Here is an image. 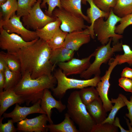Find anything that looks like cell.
I'll return each instance as SVG.
<instances>
[{
  "mask_svg": "<svg viewBox=\"0 0 132 132\" xmlns=\"http://www.w3.org/2000/svg\"><path fill=\"white\" fill-rule=\"evenodd\" d=\"M51 51L47 42L39 38L12 54L20 61L22 75L29 72L31 77L35 79L44 75H52L54 69L50 60Z\"/></svg>",
  "mask_w": 132,
  "mask_h": 132,
  "instance_id": "cell-1",
  "label": "cell"
},
{
  "mask_svg": "<svg viewBox=\"0 0 132 132\" xmlns=\"http://www.w3.org/2000/svg\"><path fill=\"white\" fill-rule=\"evenodd\" d=\"M21 78L14 89L16 93L20 95L27 105L33 104L41 100L46 89H52L57 81L52 75H45L34 79L29 73L22 75Z\"/></svg>",
  "mask_w": 132,
  "mask_h": 132,
  "instance_id": "cell-2",
  "label": "cell"
},
{
  "mask_svg": "<svg viewBox=\"0 0 132 132\" xmlns=\"http://www.w3.org/2000/svg\"><path fill=\"white\" fill-rule=\"evenodd\" d=\"M67 113L78 126L81 132H91L96 124L88 111L86 105L81 100L79 91L72 92L69 96L66 106Z\"/></svg>",
  "mask_w": 132,
  "mask_h": 132,
  "instance_id": "cell-3",
  "label": "cell"
},
{
  "mask_svg": "<svg viewBox=\"0 0 132 132\" xmlns=\"http://www.w3.org/2000/svg\"><path fill=\"white\" fill-rule=\"evenodd\" d=\"M57 82V85L52 90L53 95L61 99L67 91L71 89H81L88 87H96L100 80V76H95L91 78L85 80L78 79L68 78L59 68L56 69L54 74Z\"/></svg>",
  "mask_w": 132,
  "mask_h": 132,
  "instance_id": "cell-4",
  "label": "cell"
},
{
  "mask_svg": "<svg viewBox=\"0 0 132 132\" xmlns=\"http://www.w3.org/2000/svg\"><path fill=\"white\" fill-rule=\"evenodd\" d=\"M112 38H110L106 44L99 46L93 52L95 59L89 67L80 75V77L87 79H90L94 75L100 76V67L103 63H106L111 58L114 53L123 50L122 43L118 42L111 47Z\"/></svg>",
  "mask_w": 132,
  "mask_h": 132,
  "instance_id": "cell-5",
  "label": "cell"
},
{
  "mask_svg": "<svg viewBox=\"0 0 132 132\" xmlns=\"http://www.w3.org/2000/svg\"><path fill=\"white\" fill-rule=\"evenodd\" d=\"M112 9L106 20H104V18H100L95 21L93 25V30L95 36L102 45L107 44L111 38L113 45L123 38L122 35L115 32L116 25L120 21L121 18L115 15Z\"/></svg>",
  "mask_w": 132,
  "mask_h": 132,
  "instance_id": "cell-6",
  "label": "cell"
},
{
  "mask_svg": "<svg viewBox=\"0 0 132 132\" xmlns=\"http://www.w3.org/2000/svg\"><path fill=\"white\" fill-rule=\"evenodd\" d=\"M42 0H37L32 7L28 14L22 17L23 24L27 29L36 31L56 20V17L45 14L42 10L40 5Z\"/></svg>",
  "mask_w": 132,
  "mask_h": 132,
  "instance_id": "cell-7",
  "label": "cell"
},
{
  "mask_svg": "<svg viewBox=\"0 0 132 132\" xmlns=\"http://www.w3.org/2000/svg\"><path fill=\"white\" fill-rule=\"evenodd\" d=\"M53 15L61 21L60 29L63 31L69 33L82 30L87 28L84 19L65 10L62 8L55 9Z\"/></svg>",
  "mask_w": 132,
  "mask_h": 132,
  "instance_id": "cell-8",
  "label": "cell"
},
{
  "mask_svg": "<svg viewBox=\"0 0 132 132\" xmlns=\"http://www.w3.org/2000/svg\"><path fill=\"white\" fill-rule=\"evenodd\" d=\"M0 48L12 54L17 52L23 47L33 44L39 39L31 41H26L18 34L9 33L1 27H0Z\"/></svg>",
  "mask_w": 132,
  "mask_h": 132,
  "instance_id": "cell-9",
  "label": "cell"
},
{
  "mask_svg": "<svg viewBox=\"0 0 132 132\" xmlns=\"http://www.w3.org/2000/svg\"><path fill=\"white\" fill-rule=\"evenodd\" d=\"M109 67L105 75L101 77L96 87L102 102L103 106L107 112L110 111L113 106L112 103L108 97V91L110 84L109 80L111 73L114 68L118 65V57L116 55L115 58H111L109 61Z\"/></svg>",
  "mask_w": 132,
  "mask_h": 132,
  "instance_id": "cell-10",
  "label": "cell"
},
{
  "mask_svg": "<svg viewBox=\"0 0 132 132\" xmlns=\"http://www.w3.org/2000/svg\"><path fill=\"white\" fill-rule=\"evenodd\" d=\"M15 13L7 21L0 22V27L9 33H16L26 41L30 42L39 38L35 31L30 30L25 27L20 19Z\"/></svg>",
  "mask_w": 132,
  "mask_h": 132,
  "instance_id": "cell-11",
  "label": "cell"
},
{
  "mask_svg": "<svg viewBox=\"0 0 132 132\" xmlns=\"http://www.w3.org/2000/svg\"><path fill=\"white\" fill-rule=\"evenodd\" d=\"M94 56L93 53L88 57L81 59L73 58L70 60L59 63L57 65L67 76L72 75L81 74L89 67L90 60Z\"/></svg>",
  "mask_w": 132,
  "mask_h": 132,
  "instance_id": "cell-12",
  "label": "cell"
},
{
  "mask_svg": "<svg viewBox=\"0 0 132 132\" xmlns=\"http://www.w3.org/2000/svg\"><path fill=\"white\" fill-rule=\"evenodd\" d=\"M47 115L42 114L35 117L25 119L17 123L18 131L25 132H46L48 131Z\"/></svg>",
  "mask_w": 132,
  "mask_h": 132,
  "instance_id": "cell-13",
  "label": "cell"
},
{
  "mask_svg": "<svg viewBox=\"0 0 132 132\" xmlns=\"http://www.w3.org/2000/svg\"><path fill=\"white\" fill-rule=\"evenodd\" d=\"M41 100H38L30 107H22L19 106L18 104H16L13 110L9 113L4 112L3 115V117L5 118H11L14 123L24 120L30 114L35 113L46 114L41 107Z\"/></svg>",
  "mask_w": 132,
  "mask_h": 132,
  "instance_id": "cell-14",
  "label": "cell"
},
{
  "mask_svg": "<svg viewBox=\"0 0 132 132\" xmlns=\"http://www.w3.org/2000/svg\"><path fill=\"white\" fill-rule=\"evenodd\" d=\"M91 38L88 29L73 32L67 34L63 47L74 51L78 50L83 45L88 43Z\"/></svg>",
  "mask_w": 132,
  "mask_h": 132,
  "instance_id": "cell-15",
  "label": "cell"
},
{
  "mask_svg": "<svg viewBox=\"0 0 132 132\" xmlns=\"http://www.w3.org/2000/svg\"><path fill=\"white\" fill-rule=\"evenodd\" d=\"M40 105L41 108L46 113L48 121L50 124L53 123L51 118L52 109L55 108L59 112H62L66 107L60 99L57 100L54 98L48 89H46L44 90Z\"/></svg>",
  "mask_w": 132,
  "mask_h": 132,
  "instance_id": "cell-16",
  "label": "cell"
},
{
  "mask_svg": "<svg viewBox=\"0 0 132 132\" xmlns=\"http://www.w3.org/2000/svg\"><path fill=\"white\" fill-rule=\"evenodd\" d=\"M25 102L22 97L17 94L14 90L8 89L0 92V117L10 106Z\"/></svg>",
  "mask_w": 132,
  "mask_h": 132,
  "instance_id": "cell-17",
  "label": "cell"
},
{
  "mask_svg": "<svg viewBox=\"0 0 132 132\" xmlns=\"http://www.w3.org/2000/svg\"><path fill=\"white\" fill-rule=\"evenodd\" d=\"M84 3L87 2L90 5L87 11V16L89 18L90 25L88 26L91 38L94 39L95 36L93 30V26L95 21L101 18H104L106 20L108 17L110 13L105 12L99 8L95 4L93 0H83Z\"/></svg>",
  "mask_w": 132,
  "mask_h": 132,
  "instance_id": "cell-18",
  "label": "cell"
},
{
  "mask_svg": "<svg viewBox=\"0 0 132 132\" xmlns=\"http://www.w3.org/2000/svg\"><path fill=\"white\" fill-rule=\"evenodd\" d=\"M86 106L88 111L96 124L101 123L107 118V112L99 97Z\"/></svg>",
  "mask_w": 132,
  "mask_h": 132,
  "instance_id": "cell-19",
  "label": "cell"
},
{
  "mask_svg": "<svg viewBox=\"0 0 132 132\" xmlns=\"http://www.w3.org/2000/svg\"><path fill=\"white\" fill-rule=\"evenodd\" d=\"M75 51L63 47L52 50L50 62L54 69L56 65L68 61L73 58Z\"/></svg>",
  "mask_w": 132,
  "mask_h": 132,
  "instance_id": "cell-20",
  "label": "cell"
},
{
  "mask_svg": "<svg viewBox=\"0 0 132 132\" xmlns=\"http://www.w3.org/2000/svg\"><path fill=\"white\" fill-rule=\"evenodd\" d=\"M64 120L57 124L53 123L47 125L48 131L51 132H79L74 122L66 113L65 114Z\"/></svg>",
  "mask_w": 132,
  "mask_h": 132,
  "instance_id": "cell-21",
  "label": "cell"
},
{
  "mask_svg": "<svg viewBox=\"0 0 132 132\" xmlns=\"http://www.w3.org/2000/svg\"><path fill=\"white\" fill-rule=\"evenodd\" d=\"M56 18V20L49 22L44 27L35 31L39 38L47 42L52 38L61 23L60 20Z\"/></svg>",
  "mask_w": 132,
  "mask_h": 132,
  "instance_id": "cell-22",
  "label": "cell"
},
{
  "mask_svg": "<svg viewBox=\"0 0 132 132\" xmlns=\"http://www.w3.org/2000/svg\"><path fill=\"white\" fill-rule=\"evenodd\" d=\"M62 8L64 9L77 16L82 18L90 23L87 16L82 12L81 3L82 0H60Z\"/></svg>",
  "mask_w": 132,
  "mask_h": 132,
  "instance_id": "cell-23",
  "label": "cell"
},
{
  "mask_svg": "<svg viewBox=\"0 0 132 132\" xmlns=\"http://www.w3.org/2000/svg\"><path fill=\"white\" fill-rule=\"evenodd\" d=\"M0 6V22H6L17 11V0H7Z\"/></svg>",
  "mask_w": 132,
  "mask_h": 132,
  "instance_id": "cell-24",
  "label": "cell"
},
{
  "mask_svg": "<svg viewBox=\"0 0 132 132\" xmlns=\"http://www.w3.org/2000/svg\"><path fill=\"white\" fill-rule=\"evenodd\" d=\"M114 13L122 18L132 13V0H116L112 9Z\"/></svg>",
  "mask_w": 132,
  "mask_h": 132,
  "instance_id": "cell-25",
  "label": "cell"
},
{
  "mask_svg": "<svg viewBox=\"0 0 132 132\" xmlns=\"http://www.w3.org/2000/svg\"><path fill=\"white\" fill-rule=\"evenodd\" d=\"M0 56L6 62L7 66L11 71L21 73V64L19 59L14 55L8 52L1 51Z\"/></svg>",
  "mask_w": 132,
  "mask_h": 132,
  "instance_id": "cell-26",
  "label": "cell"
},
{
  "mask_svg": "<svg viewBox=\"0 0 132 132\" xmlns=\"http://www.w3.org/2000/svg\"><path fill=\"white\" fill-rule=\"evenodd\" d=\"M4 72L5 82L4 90L8 89L14 90L21 78V73L11 71L7 66Z\"/></svg>",
  "mask_w": 132,
  "mask_h": 132,
  "instance_id": "cell-27",
  "label": "cell"
},
{
  "mask_svg": "<svg viewBox=\"0 0 132 132\" xmlns=\"http://www.w3.org/2000/svg\"><path fill=\"white\" fill-rule=\"evenodd\" d=\"M95 87L91 86L84 88L79 91L80 98L86 106L99 97L98 92Z\"/></svg>",
  "mask_w": 132,
  "mask_h": 132,
  "instance_id": "cell-28",
  "label": "cell"
},
{
  "mask_svg": "<svg viewBox=\"0 0 132 132\" xmlns=\"http://www.w3.org/2000/svg\"><path fill=\"white\" fill-rule=\"evenodd\" d=\"M68 33L63 31L59 27L52 38L47 42L52 50L63 47L66 36Z\"/></svg>",
  "mask_w": 132,
  "mask_h": 132,
  "instance_id": "cell-29",
  "label": "cell"
},
{
  "mask_svg": "<svg viewBox=\"0 0 132 132\" xmlns=\"http://www.w3.org/2000/svg\"><path fill=\"white\" fill-rule=\"evenodd\" d=\"M112 103H114L110 110V112L106 118L101 123H109L112 124L114 121L115 115L118 110L126 104L122 97L119 95L116 99L112 98L111 100Z\"/></svg>",
  "mask_w": 132,
  "mask_h": 132,
  "instance_id": "cell-30",
  "label": "cell"
},
{
  "mask_svg": "<svg viewBox=\"0 0 132 132\" xmlns=\"http://www.w3.org/2000/svg\"><path fill=\"white\" fill-rule=\"evenodd\" d=\"M124 53L123 55H117L118 57V65L127 63L130 66L132 65V50L130 46L127 44L122 45Z\"/></svg>",
  "mask_w": 132,
  "mask_h": 132,
  "instance_id": "cell-31",
  "label": "cell"
},
{
  "mask_svg": "<svg viewBox=\"0 0 132 132\" xmlns=\"http://www.w3.org/2000/svg\"><path fill=\"white\" fill-rule=\"evenodd\" d=\"M17 9L16 15L20 17L27 15L31 9V0H17Z\"/></svg>",
  "mask_w": 132,
  "mask_h": 132,
  "instance_id": "cell-32",
  "label": "cell"
},
{
  "mask_svg": "<svg viewBox=\"0 0 132 132\" xmlns=\"http://www.w3.org/2000/svg\"><path fill=\"white\" fill-rule=\"evenodd\" d=\"M118 128L113 124L109 123L96 124L93 127L91 132H117Z\"/></svg>",
  "mask_w": 132,
  "mask_h": 132,
  "instance_id": "cell-33",
  "label": "cell"
},
{
  "mask_svg": "<svg viewBox=\"0 0 132 132\" xmlns=\"http://www.w3.org/2000/svg\"><path fill=\"white\" fill-rule=\"evenodd\" d=\"M96 5L102 11L110 13L115 6L116 0H93Z\"/></svg>",
  "mask_w": 132,
  "mask_h": 132,
  "instance_id": "cell-34",
  "label": "cell"
},
{
  "mask_svg": "<svg viewBox=\"0 0 132 132\" xmlns=\"http://www.w3.org/2000/svg\"><path fill=\"white\" fill-rule=\"evenodd\" d=\"M40 6L41 8H45L46 4L48 5V9L46 11V14L50 16H53V12L56 7L61 9V6L60 0H42Z\"/></svg>",
  "mask_w": 132,
  "mask_h": 132,
  "instance_id": "cell-35",
  "label": "cell"
},
{
  "mask_svg": "<svg viewBox=\"0 0 132 132\" xmlns=\"http://www.w3.org/2000/svg\"><path fill=\"white\" fill-rule=\"evenodd\" d=\"M120 22L119 24L116 26L115 32L121 35L127 27L132 25V13L121 18Z\"/></svg>",
  "mask_w": 132,
  "mask_h": 132,
  "instance_id": "cell-36",
  "label": "cell"
},
{
  "mask_svg": "<svg viewBox=\"0 0 132 132\" xmlns=\"http://www.w3.org/2000/svg\"><path fill=\"white\" fill-rule=\"evenodd\" d=\"M4 118L0 117V132H16L18 130L13 125L12 119L8 120L7 122L3 124L2 121Z\"/></svg>",
  "mask_w": 132,
  "mask_h": 132,
  "instance_id": "cell-37",
  "label": "cell"
},
{
  "mask_svg": "<svg viewBox=\"0 0 132 132\" xmlns=\"http://www.w3.org/2000/svg\"><path fill=\"white\" fill-rule=\"evenodd\" d=\"M119 85L126 92L132 93V79L121 77L119 79Z\"/></svg>",
  "mask_w": 132,
  "mask_h": 132,
  "instance_id": "cell-38",
  "label": "cell"
},
{
  "mask_svg": "<svg viewBox=\"0 0 132 132\" xmlns=\"http://www.w3.org/2000/svg\"><path fill=\"white\" fill-rule=\"evenodd\" d=\"M119 95L122 98L128 110V113L125 114V116L128 118L130 121V124L132 126V96L130 97V100L127 99L126 97L121 94Z\"/></svg>",
  "mask_w": 132,
  "mask_h": 132,
  "instance_id": "cell-39",
  "label": "cell"
},
{
  "mask_svg": "<svg viewBox=\"0 0 132 132\" xmlns=\"http://www.w3.org/2000/svg\"><path fill=\"white\" fill-rule=\"evenodd\" d=\"M121 76L122 77H125L132 79V68L126 67L123 70Z\"/></svg>",
  "mask_w": 132,
  "mask_h": 132,
  "instance_id": "cell-40",
  "label": "cell"
},
{
  "mask_svg": "<svg viewBox=\"0 0 132 132\" xmlns=\"http://www.w3.org/2000/svg\"><path fill=\"white\" fill-rule=\"evenodd\" d=\"M5 82V78L4 72H0V92L3 91Z\"/></svg>",
  "mask_w": 132,
  "mask_h": 132,
  "instance_id": "cell-41",
  "label": "cell"
},
{
  "mask_svg": "<svg viewBox=\"0 0 132 132\" xmlns=\"http://www.w3.org/2000/svg\"><path fill=\"white\" fill-rule=\"evenodd\" d=\"M112 124L114 126L119 128L121 132H130L129 130H126L121 126L120 123L119 119L118 117H116L115 118Z\"/></svg>",
  "mask_w": 132,
  "mask_h": 132,
  "instance_id": "cell-42",
  "label": "cell"
},
{
  "mask_svg": "<svg viewBox=\"0 0 132 132\" xmlns=\"http://www.w3.org/2000/svg\"><path fill=\"white\" fill-rule=\"evenodd\" d=\"M7 66L6 62L1 56H0V72H4Z\"/></svg>",
  "mask_w": 132,
  "mask_h": 132,
  "instance_id": "cell-43",
  "label": "cell"
},
{
  "mask_svg": "<svg viewBox=\"0 0 132 132\" xmlns=\"http://www.w3.org/2000/svg\"><path fill=\"white\" fill-rule=\"evenodd\" d=\"M126 120V121L129 130L130 132H132V127H131L132 126L131 125L130 123H129V120L127 118H125Z\"/></svg>",
  "mask_w": 132,
  "mask_h": 132,
  "instance_id": "cell-44",
  "label": "cell"
},
{
  "mask_svg": "<svg viewBox=\"0 0 132 132\" xmlns=\"http://www.w3.org/2000/svg\"><path fill=\"white\" fill-rule=\"evenodd\" d=\"M37 0H31L30 5L32 6L37 1Z\"/></svg>",
  "mask_w": 132,
  "mask_h": 132,
  "instance_id": "cell-45",
  "label": "cell"
},
{
  "mask_svg": "<svg viewBox=\"0 0 132 132\" xmlns=\"http://www.w3.org/2000/svg\"><path fill=\"white\" fill-rule=\"evenodd\" d=\"M7 0H0V5L5 3Z\"/></svg>",
  "mask_w": 132,
  "mask_h": 132,
  "instance_id": "cell-46",
  "label": "cell"
}]
</instances>
